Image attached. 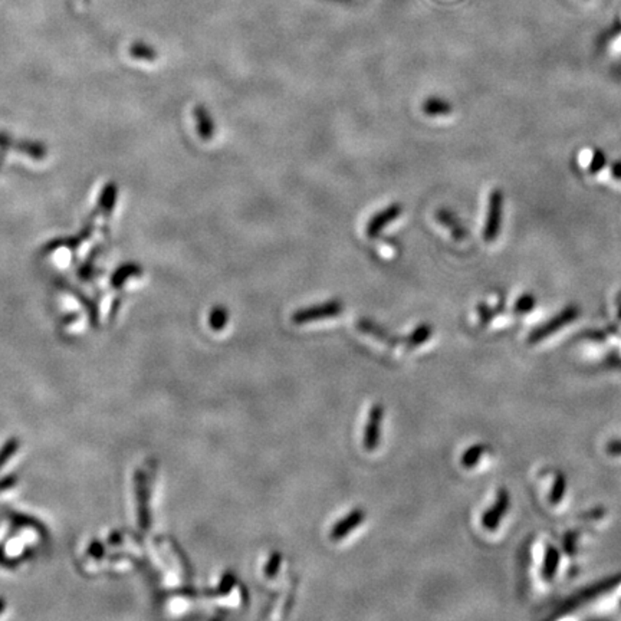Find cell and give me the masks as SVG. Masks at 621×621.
<instances>
[{"instance_id": "cell-1", "label": "cell", "mask_w": 621, "mask_h": 621, "mask_svg": "<svg viewBox=\"0 0 621 621\" xmlns=\"http://www.w3.org/2000/svg\"><path fill=\"white\" fill-rule=\"evenodd\" d=\"M343 311H344L343 301L336 298V300H330V301L322 302V304H316V305H311V307L298 309L292 314L290 319L295 325H305V324H309L314 321L338 316L343 314Z\"/></svg>"}, {"instance_id": "cell-2", "label": "cell", "mask_w": 621, "mask_h": 621, "mask_svg": "<svg viewBox=\"0 0 621 621\" xmlns=\"http://www.w3.org/2000/svg\"><path fill=\"white\" fill-rule=\"evenodd\" d=\"M502 217H503V193L500 189H493L489 195L486 219L482 230V236L486 243H492L498 239L502 229Z\"/></svg>"}, {"instance_id": "cell-3", "label": "cell", "mask_w": 621, "mask_h": 621, "mask_svg": "<svg viewBox=\"0 0 621 621\" xmlns=\"http://www.w3.org/2000/svg\"><path fill=\"white\" fill-rule=\"evenodd\" d=\"M384 419V407L383 405H376L371 407L367 424L364 429L362 445L367 452H374L381 441V426Z\"/></svg>"}, {"instance_id": "cell-4", "label": "cell", "mask_w": 621, "mask_h": 621, "mask_svg": "<svg viewBox=\"0 0 621 621\" xmlns=\"http://www.w3.org/2000/svg\"><path fill=\"white\" fill-rule=\"evenodd\" d=\"M403 213V206L400 203H391L388 204L386 209L377 211L365 226V235H367L370 239H376L377 236H380L383 233V230L393 223L395 219L400 217V214Z\"/></svg>"}, {"instance_id": "cell-5", "label": "cell", "mask_w": 621, "mask_h": 621, "mask_svg": "<svg viewBox=\"0 0 621 621\" xmlns=\"http://www.w3.org/2000/svg\"><path fill=\"white\" fill-rule=\"evenodd\" d=\"M365 521V510L361 508H357L344 517L341 521H338L330 531V539L331 541H341L347 535H350L355 528H358Z\"/></svg>"}, {"instance_id": "cell-6", "label": "cell", "mask_w": 621, "mask_h": 621, "mask_svg": "<svg viewBox=\"0 0 621 621\" xmlns=\"http://www.w3.org/2000/svg\"><path fill=\"white\" fill-rule=\"evenodd\" d=\"M436 221L450 232L455 240H465L467 238L466 226L462 223L459 216L453 210L448 207H441L436 211Z\"/></svg>"}, {"instance_id": "cell-7", "label": "cell", "mask_w": 621, "mask_h": 621, "mask_svg": "<svg viewBox=\"0 0 621 621\" xmlns=\"http://www.w3.org/2000/svg\"><path fill=\"white\" fill-rule=\"evenodd\" d=\"M355 325H357V328H358L361 333L367 334V336H371V337L380 340L381 343H386L390 347H395V345H398V344H401V343L405 341V340H401V338L393 336L391 333H388L386 330V328H383L381 325H379L377 322H374L373 319H369V318H359L355 322Z\"/></svg>"}, {"instance_id": "cell-8", "label": "cell", "mask_w": 621, "mask_h": 621, "mask_svg": "<svg viewBox=\"0 0 621 621\" xmlns=\"http://www.w3.org/2000/svg\"><path fill=\"white\" fill-rule=\"evenodd\" d=\"M197 133L203 141H210L214 135V121L209 109L204 105H197L193 109Z\"/></svg>"}, {"instance_id": "cell-9", "label": "cell", "mask_w": 621, "mask_h": 621, "mask_svg": "<svg viewBox=\"0 0 621 621\" xmlns=\"http://www.w3.org/2000/svg\"><path fill=\"white\" fill-rule=\"evenodd\" d=\"M422 111L427 117H446L453 113V105L442 97H429L422 104Z\"/></svg>"}, {"instance_id": "cell-10", "label": "cell", "mask_w": 621, "mask_h": 621, "mask_svg": "<svg viewBox=\"0 0 621 621\" xmlns=\"http://www.w3.org/2000/svg\"><path fill=\"white\" fill-rule=\"evenodd\" d=\"M431 334H433V326L430 324H427V322L420 324L403 343H406L407 350H413V348H417L420 344L429 341Z\"/></svg>"}, {"instance_id": "cell-11", "label": "cell", "mask_w": 621, "mask_h": 621, "mask_svg": "<svg viewBox=\"0 0 621 621\" xmlns=\"http://www.w3.org/2000/svg\"><path fill=\"white\" fill-rule=\"evenodd\" d=\"M229 321V309L225 305H216L209 315V325L213 331H222Z\"/></svg>"}, {"instance_id": "cell-12", "label": "cell", "mask_w": 621, "mask_h": 621, "mask_svg": "<svg viewBox=\"0 0 621 621\" xmlns=\"http://www.w3.org/2000/svg\"><path fill=\"white\" fill-rule=\"evenodd\" d=\"M236 581H238L236 572L232 571V570H228V571L222 575L221 582H219V586H217V594H219V596H226V594H229V593L233 590V587L236 586Z\"/></svg>"}, {"instance_id": "cell-13", "label": "cell", "mask_w": 621, "mask_h": 621, "mask_svg": "<svg viewBox=\"0 0 621 621\" xmlns=\"http://www.w3.org/2000/svg\"><path fill=\"white\" fill-rule=\"evenodd\" d=\"M281 564H282V555H281V553L276 551V553H273V554L269 557V560H268V562H266V565H265L264 572H265L266 578H269V579L275 578V577L278 575L279 570H281Z\"/></svg>"}, {"instance_id": "cell-14", "label": "cell", "mask_w": 621, "mask_h": 621, "mask_svg": "<svg viewBox=\"0 0 621 621\" xmlns=\"http://www.w3.org/2000/svg\"><path fill=\"white\" fill-rule=\"evenodd\" d=\"M534 304H535L534 297L529 295V294H525V295H522V297L519 298V301L517 302V309H519L521 312H528V311L534 307Z\"/></svg>"}, {"instance_id": "cell-15", "label": "cell", "mask_w": 621, "mask_h": 621, "mask_svg": "<svg viewBox=\"0 0 621 621\" xmlns=\"http://www.w3.org/2000/svg\"><path fill=\"white\" fill-rule=\"evenodd\" d=\"M604 166H605V157H604V154L598 150V152H596V154H594V157H593V163H591V166H590V170H591L593 174H597V171H600Z\"/></svg>"}, {"instance_id": "cell-16", "label": "cell", "mask_w": 621, "mask_h": 621, "mask_svg": "<svg viewBox=\"0 0 621 621\" xmlns=\"http://www.w3.org/2000/svg\"><path fill=\"white\" fill-rule=\"evenodd\" d=\"M611 176L614 180L621 181V160H617L611 164Z\"/></svg>"}]
</instances>
